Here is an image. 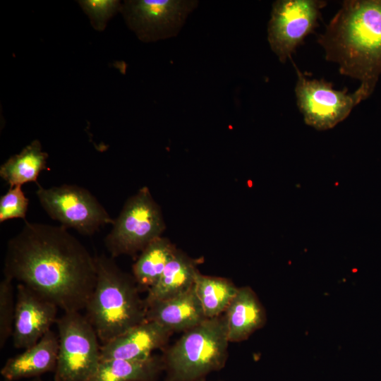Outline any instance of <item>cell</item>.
I'll return each mask as SVG.
<instances>
[{"instance_id":"1","label":"cell","mask_w":381,"mask_h":381,"mask_svg":"<svg viewBox=\"0 0 381 381\" xmlns=\"http://www.w3.org/2000/svg\"><path fill=\"white\" fill-rule=\"evenodd\" d=\"M3 273L64 313L85 309L97 279L95 258L66 228L25 220L8 241Z\"/></svg>"},{"instance_id":"2","label":"cell","mask_w":381,"mask_h":381,"mask_svg":"<svg viewBox=\"0 0 381 381\" xmlns=\"http://www.w3.org/2000/svg\"><path fill=\"white\" fill-rule=\"evenodd\" d=\"M317 42L368 97L381 74V0L344 1Z\"/></svg>"},{"instance_id":"3","label":"cell","mask_w":381,"mask_h":381,"mask_svg":"<svg viewBox=\"0 0 381 381\" xmlns=\"http://www.w3.org/2000/svg\"><path fill=\"white\" fill-rule=\"evenodd\" d=\"M95 258L96 284L84 310L104 344L147 320V306L133 275L120 269L111 257Z\"/></svg>"},{"instance_id":"4","label":"cell","mask_w":381,"mask_h":381,"mask_svg":"<svg viewBox=\"0 0 381 381\" xmlns=\"http://www.w3.org/2000/svg\"><path fill=\"white\" fill-rule=\"evenodd\" d=\"M229 341L224 315L207 318L184 332L162 358L164 381H200L224 367Z\"/></svg>"},{"instance_id":"5","label":"cell","mask_w":381,"mask_h":381,"mask_svg":"<svg viewBox=\"0 0 381 381\" xmlns=\"http://www.w3.org/2000/svg\"><path fill=\"white\" fill-rule=\"evenodd\" d=\"M166 224L162 209L146 186L125 202L105 237V247L111 258L140 253L162 236Z\"/></svg>"},{"instance_id":"6","label":"cell","mask_w":381,"mask_h":381,"mask_svg":"<svg viewBox=\"0 0 381 381\" xmlns=\"http://www.w3.org/2000/svg\"><path fill=\"white\" fill-rule=\"evenodd\" d=\"M59 351L54 381H87L100 362L99 338L80 312H66L56 320Z\"/></svg>"},{"instance_id":"7","label":"cell","mask_w":381,"mask_h":381,"mask_svg":"<svg viewBox=\"0 0 381 381\" xmlns=\"http://www.w3.org/2000/svg\"><path fill=\"white\" fill-rule=\"evenodd\" d=\"M36 195L51 219L83 235L92 236L114 223V219L97 198L80 186L64 184L47 188L38 184Z\"/></svg>"},{"instance_id":"8","label":"cell","mask_w":381,"mask_h":381,"mask_svg":"<svg viewBox=\"0 0 381 381\" xmlns=\"http://www.w3.org/2000/svg\"><path fill=\"white\" fill-rule=\"evenodd\" d=\"M297 74L295 86L296 104L304 122L319 131L328 130L344 120L352 109L367 99L358 88L348 93L337 90L323 79H308L294 64Z\"/></svg>"},{"instance_id":"9","label":"cell","mask_w":381,"mask_h":381,"mask_svg":"<svg viewBox=\"0 0 381 381\" xmlns=\"http://www.w3.org/2000/svg\"><path fill=\"white\" fill-rule=\"evenodd\" d=\"M322 0H278L273 3L267 26V40L272 52L282 63L291 55L306 37L318 25Z\"/></svg>"},{"instance_id":"10","label":"cell","mask_w":381,"mask_h":381,"mask_svg":"<svg viewBox=\"0 0 381 381\" xmlns=\"http://www.w3.org/2000/svg\"><path fill=\"white\" fill-rule=\"evenodd\" d=\"M197 4L180 0L128 1L123 13L140 40L152 42L176 35Z\"/></svg>"},{"instance_id":"11","label":"cell","mask_w":381,"mask_h":381,"mask_svg":"<svg viewBox=\"0 0 381 381\" xmlns=\"http://www.w3.org/2000/svg\"><path fill=\"white\" fill-rule=\"evenodd\" d=\"M12 339L13 346L27 349L36 344L56 322L59 308L35 291L18 283Z\"/></svg>"},{"instance_id":"12","label":"cell","mask_w":381,"mask_h":381,"mask_svg":"<svg viewBox=\"0 0 381 381\" xmlns=\"http://www.w3.org/2000/svg\"><path fill=\"white\" fill-rule=\"evenodd\" d=\"M171 333L159 323L147 320L102 344L100 361L149 358L153 351L164 346Z\"/></svg>"},{"instance_id":"13","label":"cell","mask_w":381,"mask_h":381,"mask_svg":"<svg viewBox=\"0 0 381 381\" xmlns=\"http://www.w3.org/2000/svg\"><path fill=\"white\" fill-rule=\"evenodd\" d=\"M58 351V334L51 329L36 344L8 358L1 369V375L6 381H16L54 373Z\"/></svg>"},{"instance_id":"14","label":"cell","mask_w":381,"mask_h":381,"mask_svg":"<svg viewBox=\"0 0 381 381\" xmlns=\"http://www.w3.org/2000/svg\"><path fill=\"white\" fill-rule=\"evenodd\" d=\"M206 319L193 287L182 294L147 306V320L159 323L171 332H186Z\"/></svg>"},{"instance_id":"15","label":"cell","mask_w":381,"mask_h":381,"mask_svg":"<svg viewBox=\"0 0 381 381\" xmlns=\"http://www.w3.org/2000/svg\"><path fill=\"white\" fill-rule=\"evenodd\" d=\"M224 318L229 342L247 339L266 322L265 310L253 290L238 287L226 309Z\"/></svg>"},{"instance_id":"16","label":"cell","mask_w":381,"mask_h":381,"mask_svg":"<svg viewBox=\"0 0 381 381\" xmlns=\"http://www.w3.org/2000/svg\"><path fill=\"white\" fill-rule=\"evenodd\" d=\"M198 272L195 261L177 250L157 282L147 289L146 306L189 291L193 287Z\"/></svg>"},{"instance_id":"17","label":"cell","mask_w":381,"mask_h":381,"mask_svg":"<svg viewBox=\"0 0 381 381\" xmlns=\"http://www.w3.org/2000/svg\"><path fill=\"white\" fill-rule=\"evenodd\" d=\"M164 369L162 358L100 361L87 381H155Z\"/></svg>"},{"instance_id":"18","label":"cell","mask_w":381,"mask_h":381,"mask_svg":"<svg viewBox=\"0 0 381 381\" xmlns=\"http://www.w3.org/2000/svg\"><path fill=\"white\" fill-rule=\"evenodd\" d=\"M47 158L48 154L42 150L40 142L35 140L0 167V176L10 187L22 186L28 182L38 185L40 172L47 169Z\"/></svg>"},{"instance_id":"19","label":"cell","mask_w":381,"mask_h":381,"mask_svg":"<svg viewBox=\"0 0 381 381\" xmlns=\"http://www.w3.org/2000/svg\"><path fill=\"white\" fill-rule=\"evenodd\" d=\"M177 248L162 236L149 243L140 253L133 265L132 272L138 286H152L159 279Z\"/></svg>"},{"instance_id":"20","label":"cell","mask_w":381,"mask_h":381,"mask_svg":"<svg viewBox=\"0 0 381 381\" xmlns=\"http://www.w3.org/2000/svg\"><path fill=\"white\" fill-rule=\"evenodd\" d=\"M193 289L205 316L212 318L225 312L238 287L227 279L198 272Z\"/></svg>"},{"instance_id":"21","label":"cell","mask_w":381,"mask_h":381,"mask_svg":"<svg viewBox=\"0 0 381 381\" xmlns=\"http://www.w3.org/2000/svg\"><path fill=\"white\" fill-rule=\"evenodd\" d=\"M13 280L4 277L0 282V348L12 337L16 313Z\"/></svg>"},{"instance_id":"22","label":"cell","mask_w":381,"mask_h":381,"mask_svg":"<svg viewBox=\"0 0 381 381\" xmlns=\"http://www.w3.org/2000/svg\"><path fill=\"white\" fill-rule=\"evenodd\" d=\"M28 204L22 186L10 187L0 198V222L18 218L25 219Z\"/></svg>"},{"instance_id":"23","label":"cell","mask_w":381,"mask_h":381,"mask_svg":"<svg viewBox=\"0 0 381 381\" xmlns=\"http://www.w3.org/2000/svg\"><path fill=\"white\" fill-rule=\"evenodd\" d=\"M79 2L93 26L99 30L105 28L108 20L120 6V2L115 0H85Z\"/></svg>"},{"instance_id":"24","label":"cell","mask_w":381,"mask_h":381,"mask_svg":"<svg viewBox=\"0 0 381 381\" xmlns=\"http://www.w3.org/2000/svg\"><path fill=\"white\" fill-rule=\"evenodd\" d=\"M29 381H45V380H44L41 377H38L32 378Z\"/></svg>"},{"instance_id":"25","label":"cell","mask_w":381,"mask_h":381,"mask_svg":"<svg viewBox=\"0 0 381 381\" xmlns=\"http://www.w3.org/2000/svg\"><path fill=\"white\" fill-rule=\"evenodd\" d=\"M200 381H205V380L203 379V380H201Z\"/></svg>"}]
</instances>
